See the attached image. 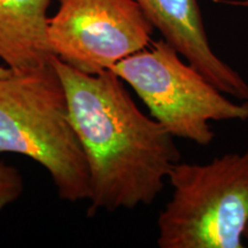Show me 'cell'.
<instances>
[{
  "mask_svg": "<svg viewBox=\"0 0 248 248\" xmlns=\"http://www.w3.org/2000/svg\"><path fill=\"white\" fill-rule=\"evenodd\" d=\"M90 175L88 216L150 206L181 161L173 136L142 113L113 70L86 74L53 58Z\"/></svg>",
  "mask_w": 248,
  "mask_h": 248,
  "instance_id": "cell-1",
  "label": "cell"
},
{
  "mask_svg": "<svg viewBox=\"0 0 248 248\" xmlns=\"http://www.w3.org/2000/svg\"><path fill=\"white\" fill-rule=\"evenodd\" d=\"M55 1L47 30L52 53L83 73L111 70L153 42V24L136 0Z\"/></svg>",
  "mask_w": 248,
  "mask_h": 248,
  "instance_id": "cell-5",
  "label": "cell"
},
{
  "mask_svg": "<svg viewBox=\"0 0 248 248\" xmlns=\"http://www.w3.org/2000/svg\"><path fill=\"white\" fill-rule=\"evenodd\" d=\"M163 38L123 59L111 70L173 137L212 144L210 121H247L248 100L235 104Z\"/></svg>",
  "mask_w": 248,
  "mask_h": 248,
  "instance_id": "cell-4",
  "label": "cell"
},
{
  "mask_svg": "<svg viewBox=\"0 0 248 248\" xmlns=\"http://www.w3.org/2000/svg\"><path fill=\"white\" fill-rule=\"evenodd\" d=\"M163 39L219 91L248 100V83L209 44L198 0H136Z\"/></svg>",
  "mask_w": 248,
  "mask_h": 248,
  "instance_id": "cell-6",
  "label": "cell"
},
{
  "mask_svg": "<svg viewBox=\"0 0 248 248\" xmlns=\"http://www.w3.org/2000/svg\"><path fill=\"white\" fill-rule=\"evenodd\" d=\"M23 191V177L16 167L0 162V213L15 202Z\"/></svg>",
  "mask_w": 248,
  "mask_h": 248,
  "instance_id": "cell-8",
  "label": "cell"
},
{
  "mask_svg": "<svg viewBox=\"0 0 248 248\" xmlns=\"http://www.w3.org/2000/svg\"><path fill=\"white\" fill-rule=\"evenodd\" d=\"M52 0H0V60L13 70L45 66L54 54L48 43Z\"/></svg>",
  "mask_w": 248,
  "mask_h": 248,
  "instance_id": "cell-7",
  "label": "cell"
},
{
  "mask_svg": "<svg viewBox=\"0 0 248 248\" xmlns=\"http://www.w3.org/2000/svg\"><path fill=\"white\" fill-rule=\"evenodd\" d=\"M217 4L234 6V7H241L248 9V0H214Z\"/></svg>",
  "mask_w": 248,
  "mask_h": 248,
  "instance_id": "cell-9",
  "label": "cell"
},
{
  "mask_svg": "<svg viewBox=\"0 0 248 248\" xmlns=\"http://www.w3.org/2000/svg\"><path fill=\"white\" fill-rule=\"evenodd\" d=\"M172 194L157 218L160 248H244L248 222V147L206 164L179 161Z\"/></svg>",
  "mask_w": 248,
  "mask_h": 248,
  "instance_id": "cell-3",
  "label": "cell"
},
{
  "mask_svg": "<svg viewBox=\"0 0 248 248\" xmlns=\"http://www.w3.org/2000/svg\"><path fill=\"white\" fill-rule=\"evenodd\" d=\"M0 153L21 154L49 173L60 199L88 200L90 175L53 59L0 76Z\"/></svg>",
  "mask_w": 248,
  "mask_h": 248,
  "instance_id": "cell-2",
  "label": "cell"
},
{
  "mask_svg": "<svg viewBox=\"0 0 248 248\" xmlns=\"http://www.w3.org/2000/svg\"><path fill=\"white\" fill-rule=\"evenodd\" d=\"M244 240H246L248 243V222H247V225H246V228H245V231H244Z\"/></svg>",
  "mask_w": 248,
  "mask_h": 248,
  "instance_id": "cell-11",
  "label": "cell"
},
{
  "mask_svg": "<svg viewBox=\"0 0 248 248\" xmlns=\"http://www.w3.org/2000/svg\"><path fill=\"white\" fill-rule=\"evenodd\" d=\"M8 71H9V68H7V67H1V66H0V76L5 75V74H7Z\"/></svg>",
  "mask_w": 248,
  "mask_h": 248,
  "instance_id": "cell-10",
  "label": "cell"
}]
</instances>
